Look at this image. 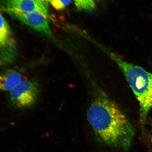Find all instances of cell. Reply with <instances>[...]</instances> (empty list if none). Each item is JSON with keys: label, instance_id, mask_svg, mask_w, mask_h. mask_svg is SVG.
<instances>
[{"label": "cell", "instance_id": "cell-1", "mask_svg": "<svg viewBox=\"0 0 152 152\" xmlns=\"http://www.w3.org/2000/svg\"><path fill=\"white\" fill-rule=\"evenodd\" d=\"M87 119L99 139L112 147L126 150L130 145L134 129L114 102L107 99H97L88 108Z\"/></svg>", "mask_w": 152, "mask_h": 152}, {"label": "cell", "instance_id": "cell-2", "mask_svg": "<svg viewBox=\"0 0 152 152\" xmlns=\"http://www.w3.org/2000/svg\"><path fill=\"white\" fill-rule=\"evenodd\" d=\"M110 56L124 73L127 82L139 103L140 121L142 126L152 107V73L124 61L113 53Z\"/></svg>", "mask_w": 152, "mask_h": 152}, {"label": "cell", "instance_id": "cell-9", "mask_svg": "<svg viewBox=\"0 0 152 152\" xmlns=\"http://www.w3.org/2000/svg\"><path fill=\"white\" fill-rule=\"evenodd\" d=\"M50 3L54 8L58 11L62 10L69 5L71 0H45Z\"/></svg>", "mask_w": 152, "mask_h": 152}, {"label": "cell", "instance_id": "cell-10", "mask_svg": "<svg viewBox=\"0 0 152 152\" xmlns=\"http://www.w3.org/2000/svg\"><path fill=\"white\" fill-rule=\"evenodd\" d=\"M151 143L152 144V136H151Z\"/></svg>", "mask_w": 152, "mask_h": 152}, {"label": "cell", "instance_id": "cell-3", "mask_svg": "<svg viewBox=\"0 0 152 152\" xmlns=\"http://www.w3.org/2000/svg\"><path fill=\"white\" fill-rule=\"evenodd\" d=\"M41 93L40 86L34 79L23 80L10 91L11 103L17 109H28L37 103Z\"/></svg>", "mask_w": 152, "mask_h": 152}, {"label": "cell", "instance_id": "cell-8", "mask_svg": "<svg viewBox=\"0 0 152 152\" xmlns=\"http://www.w3.org/2000/svg\"><path fill=\"white\" fill-rule=\"evenodd\" d=\"M78 11H92L96 7V0H73Z\"/></svg>", "mask_w": 152, "mask_h": 152}, {"label": "cell", "instance_id": "cell-7", "mask_svg": "<svg viewBox=\"0 0 152 152\" xmlns=\"http://www.w3.org/2000/svg\"><path fill=\"white\" fill-rule=\"evenodd\" d=\"M22 80L21 73L16 69L6 70L0 74V91H10Z\"/></svg>", "mask_w": 152, "mask_h": 152}, {"label": "cell", "instance_id": "cell-4", "mask_svg": "<svg viewBox=\"0 0 152 152\" xmlns=\"http://www.w3.org/2000/svg\"><path fill=\"white\" fill-rule=\"evenodd\" d=\"M18 56L16 42L8 23L0 14V65L14 64Z\"/></svg>", "mask_w": 152, "mask_h": 152}, {"label": "cell", "instance_id": "cell-5", "mask_svg": "<svg viewBox=\"0 0 152 152\" xmlns=\"http://www.w3.org/2000/svg\"><path fill=\"white\" fill-rule=\"evenodd\" d=\"M4 9L9 14L30 27L51 37V32L47 17L39 12H24L15 10L5 8Z\"/></svg>", "mask_w": 152, "mask_h": 152}, {"label": "cell", "instance_id": "cell-6", "mask_svg": "<svg viewBox=\"0 0 152 152\" xmlns=\"http://www.w3.org/2000/svg\"><path fill=\"white\" fill-rule=\"evenodd\" d=\"M48 3L45 0H7L5 7L22 12H39L48 18Z\"/></svg>", "mask_w": 152, "mask_h": 152}]
</instances>
